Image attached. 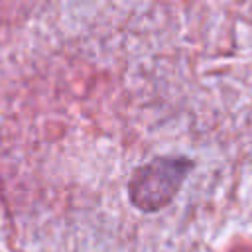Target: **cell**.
<instances>
[{
	"label": "cell",
	"mask_w": 252,
	"mask_h": 252,
	"mask_svg": "<svg viewBox=\"0 0 252 252\" xmlns=\"http://www.w3.org/2000/svg\"><path fill=\"white\" fill-rule=\"evenodd\" d=\"M191 167L193 161L185 156L154 158L152 161L138 165L128 183L130 201L144 213H156L167 207L179 193Z\"/></svg>",
	"instance_id": "obj_1"
}]
</instances>
